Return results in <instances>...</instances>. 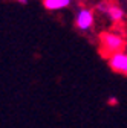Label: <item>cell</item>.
<instances>
[{"label":"cell","instance_id":"277c9868","mask_svg":"<svg viewBox=\"0 0 127 128\" xmlns=\"http://www.w3.org/2000/svg\"><path fill=\"white\" fill-rule=\"evenodd\" d=\"M107 66L112 72L122 75V76H127V52L122 50V52L110 55L107 58Z\"/></svg>","mask_w":127,"mask_h":128},{"label":"cell","instance_id":"6da1fadb","mask_svg":"<svg viewBox=\"0 0 127 128\" xmlns=\"http://www.w3.org/2000/svg\"><path fill=\"white\" fill-rule=\"evenodd\" d=\"M125 46H127V38L116 30H103L98 35V50L100 55L104 58L122 52Z\"/></svg>","mask_w":127,"mask_h":128},{"label":"cell","instance_id":"52a82bcc","mask_svg":"<svg viewBox=\"0 0 127 128\" xmlns=\"http://www.w3.org/2000/svg\"><path fill=\"white\" fill-rule=\"evenodd\" d=\"M15 2H17V3H20V5H26V3L29 2V0H15Z\"/></svg>","mask_w":127,"mask_h":128},{"label":"cell","instance_id":"8992f818","mask_svg":"<svg viewBox=\"0 0 127 128\" xmlns=\"http://www.w3.org/2000/svg\"><path fill=\"white\" fill-rule=\"evenodd\" d=\"M107 104H109V105H116V104H118V98H115V96H110V98L107 99Z\"/></svg>","mask_w":127,"mask_h":128},{"label":"cell","instance_id":"3957f363","mask_svg":"<svg viewBox=\"0 0 127 128\" xmlns=\"http://www.w3.org/2000/svg\"><path fill=\"white\" fill-rule=\"evenodd\" d=\"M95 11L100 12V14H104L107 17V20L110 23H113V24H119L125 18V11L121 6H118L116 3L109 2V0H103V2H100L97 6H95Z\"/></svg>","mask_w":127,"mask_h":128},{"label":"cell","instance_id":"7a4b0ae2","mask_svg":"<svg viewBox=\"0 0 127 128\" xmlns=\"http://www.w3.org/2000/svg\"><path fill=\"white\" fill-rule=\"evenodd\" d=\"M74 26L78 32H83V34L90 32L95 26V9L87 6L77 9L74 17Z\"/></svg>","mask_w":127,"mask_h":128},{"label":"cell","instance_id":"5b68a950","mask_svg":"<svg viewBox=\"0 0 127 128\" xmlns=\"http://www.w3.org/2000/svg\"><path fill=\"white\" fill-rule=\"evenodd\" d=\"M46 11H63L72 5V0H41Z\"/></svg>","mask_w":127,"mask_h":128}]
</instances>
